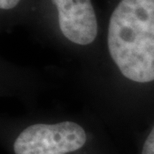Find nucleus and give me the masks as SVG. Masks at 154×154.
Masks as SVG:
<instances>
[{
    "instance_id": "obj_1",
    "label": "nucleus",
    "mask_w": 154,
    "mask_h": 154,
    "mask_svg": "<svg viewBox=\"0 0 154 154\" xmlns=\"http://www.w3.org/2000/svg\"><path fill=\"white\" fill-rule=\"evenodd\" d=\"M106 43L126 82L154 84V0H120L110 16Z\"/></svg>"
},
{
    "instance_id": "obj_2",
    "label": "nucleus",
    "mask_w": 154,
    "mask_h": 154,
    "mask_svg": "<svg viewBox=\"0 0 154 154\" xmlns=\"http://www.w3.org/2000/svg\"><path fill=\"white\" fill-rule=\"evenodd\" d=\"M86 128L73 120L36 122L19 131L12 142L13 154H73L89 143Z\"/></svg>"
},
{
    "instance_id": "obj_3",
    "label": "nucleus",
    "mask_w": 154,
    "mask_h": 154,
    "mask_svg": "<svg viewBox=\"0 0 154 154\" xmlns=\"http://www.w3.org/2000/svg\"><path fill=\"white\" fill-rule=\"evenodd\" d=\"M64 38L78 46L92 44L98 35V21L91 0H52Z\"/></svg>"
},
{
    "instance_id": "obj_4",
    "label": "nucleus",
    "mask_w": 154,
    "mask_h": 154,
    "mask_svg": "<svg viewBox=\"0 0 154 154\" xmlns=\"http://www.w3.org/2000/svg\"><path fill=\"white\" fill-rule=\"evenodd\" d=\"M140 154H154V123L145 136L141 146Z\"/></svg>"
},
{
    "instance_id": "obj_5",
    "label": "nucleus",
    "mask_w": 154,
    "mask_h": 154,
    "mask_svg": "<svg viewBox=\"0 0 154 154\" xmlns=\"http://www.w3.org/2000/svg\"><path fill=\"white\" fill-rule=\"evenodd\" d=\"M21 0H0V8L1 10H10L15 8L19 4Z\"/></svg>"
}]
</instances>
